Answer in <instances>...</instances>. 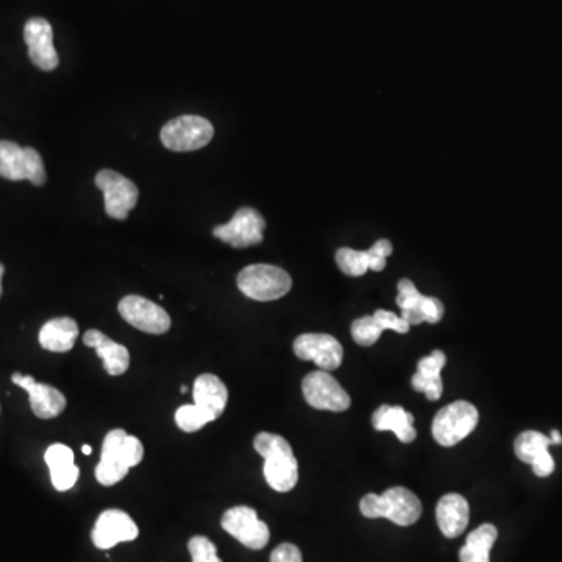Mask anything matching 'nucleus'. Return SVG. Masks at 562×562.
I'll list each match as a JSON object with an SVG mask.
<instances>
[{
  "label": "nucleus",
  "instance_id": "nucleus-1",
  "mask_svg": "<svg viewBox=\"0 0 562 562\" xmlns=\"http://www.w3.org/2000/svg\"><path fill=\"white\" fill-rule=\"evenodd\" d=\"M143 458V442L122 428L111 430L102 445V455L96 467L97 481L104 486H114L124 480L129 470L138 466Z\"/></svg>",
  "mask_w": 562,
  "mask_h": 562
},
{
  "label": "nucleus",
  "instance_id": "nucleus-2",
  "mask_svg": "<svg viewBox=\"0 0 562 562\" xmlns=\"http://www.w3.org/2000/svg\"><path fill=\"white\" fill-rule=\"evenodd\" d=\"M253 447L264 458V478L277 492H289L299 481V463L291 444L278 434L260 433Z\"/></svg>",
  "mask_w": 562,
  "mask_h": 562
},
{
  "label": "nucleus",
  "instance_id": "nucleus-3",
  "mask_svg": "<svg viewBox=\"0 0 562 562\" xmlns=\"http://www.w3.org/2000/svg\"><path fill=\"white\" fill-rule=\"evenodd\" d=\"M360 509L367 519H388L400 527H410L422 516L419 497L402 486H395L381 495H364Z\"/></svg>",
  "mask_w": 562,
  "mask_h": 562
},
{
  "label": "nucleus",
  "instance_id": "nucleus-4",
  "mask_svg": "<svg viewBox=\"0 0 562 562\" xmlns=\"http://www.w3.org/2000/svg\"><path fill=\"white\" fill-rule=\"evenodd\" d=\"M288 272L272 264H252L239 272L238 288L244 296L257 302H272L291 291Z\"/></svg>",
  "mask_w": 562,
  "mask_h": 562
},
{
  "label": "nucleus",
  "instance_id": "nucleus-5",
  "mask_svg": "<svg viewBox=\"0 0 562 562\" xmlns=\"http://www.w3.org/2000/svg\"><path fill=\"white\" fill-rule=\"evenodd\" d=\"M478 425V410L466 400L450 403L433 420V438L442 447H453L466 439Z\"/></svg>",
  "mask_w": 562,
  "mask_h": 562
},
{
  "label": "nucleus",
  "instance_id": "nucleus-6",
  "mask_svg": "<svg viewBox=\"0 0 562 562\" xmlns=\"http://www.w3.org/2000/svg\"><path fill=\"white\" fill-rule=\"evenodd\" d=\"M214 136V129L208 119L186 114L172 119L161 130V143L172 152H193L207 146Z\"/></svg>",
  "mask_w": 562,
  "mask_h": 562
},
{
  "label": "nucleus",
  "instance_id": "nucleus-7",
  "mask_svg": "<svg viewBox=\"0 0 562 562\" xmlns=\"http://www.w3.org/2000/svg\"><path fill=\"white\" fill-rule=\"evenodd\" d=\"M0 177L13 182L29 180L36 186H43L47 180L40 153L11 141H0Z\"/></svg>",
  "mask_w": 562,
  "mask_h": 562
},
{
  "label": "nucleus",
  "instance_id": "nucleus-8",
  "mask_svg": "<svg viewBox=\"0 0 562 562\" xmlns=\"http://www.w3.org/2000/svg\"><path fill=\"white\" fill-rule=\"evenodd\" d=\"M302 391L308 405L316 410L342 413L349 410L352 405L346 389L342 388L336 378L325 370H316L306 375L303 378Z\"/></svg>",
  "mask_w": 562,
  "mask_h": 562
},
{
  "label": "nucleus",
  "instance_id": "nucleus-9",
  "mask_svg": "<svg viewBox=\"0 0 562 562\" xmlns=\"http://www.w3.org/2000/svg\"><path fill=\"white\" fill-rule=\"evenodd\" d=\"M96 185L104 193L108 216L118 221L127 219L138 203L139 193L135 183L119 172L104 169L96 175Z\"/></svg>",
  "mask_w": 562,
  "mask_h": 562
},
{
  "label": "nucleus",
  "instance_id": "nucleus-10",
  "mask_svg": "<svg viewBox=\"0 0 562 562\" xmlns=\"http://www.w3.org/2000/svg\"><path fill=\"white\" fill-rule=\"evenodd\" d=\"M222 528L232 534L250 550H261L269 544L271 531L263 520L258 519L257 511L249 506H235L222 516Z\"/></svg>",
  "mask_w": 562,
  "mask_h": 562
},
{
  "label": "nucleus",
  "instance_id": "nucleus-11",
  "mask_svg": "<svg viewBox=\"0 0 562 562\" xmlns=\"http://www.w3.org/2000/svg\"><path fill=\"white\" fill-rule=\"evenodd\" d=\"M264 228L266 221L257 210L241 208L233 214L232 221L217 225L213 235L236 249H246L263 242Z\"/></svg>",
  "mask_w": 562,
  "mask_h": 562
},
{
  "label": "nucleus",
  "instance_id": "nucleus-12",
  "mask_svg": "<svg viewBox=\"0 0 562 562\" xmlns=\"http://www.w3.org/2000/svg\"><path fill=\"white\" fill-rule=\"evenodd\" d=\"M118 308L125 322L144 333L164 335L171 328L169 314L152 300L141 296H127L119 302Z\"/></svg>",
  "mask_w": 562,
  "mask_h": 562
},
{
  "label": "nucleus",
  "instance_id": "nucleus-13",
  "mask_svg": "<svg viewBox=\"0 0 562 562\" xmlns=\"http://www.w3.org/2000/svg\"><path fill=\"white\" fill-rule=\"evenodd\" d=\"M399 305L402 314L400 316L410 325H420L424 322L428 324H438L444 317V305L441 300L434 297H425L417 291L413 281L403 278L399 281Z\"/></svg>",
  "mask_w": 562,
  "mask_h": 562
},
{
  "label": "nucleus",
  "instance_id": "nucleus-14",
  "mask_svg": "<svg viewBox=\"0 0 562 562\" xmlns=\"http://www.w3.org/2000/svg\"><path fill=\"white\" fill-rule=\"evenodd\" d=\"M294 353L303 361H313L325 372L338 369L344 358L341 342L325 333H306L294 341Z\"/></svg>",
  "mask_w": 562,
  "mask_h": 562
},
{
  "label": "nucleus",
  "instance_id": "nucleus-15",
  "mask_svg": "<svg viewBox=\"0 0 562 562\" xmlns=\"http://www.w3.org/2000/svg\"><path fill=\"white\" fill-rule=\"evenodd\" d=\"M138 534V525L129 514L121 509H107L97 519L91 538L100 550H110L121 542L135 541Z\"/></svg>",
  "mask_w": 562,
  "mask_h": 562
},
{
  "label": "nucleus",
  "instance_id": "nucleus-16",
  "mask_svg": "<svg viewBox=\"0 0 562 562\" xmlns=\"http://www.w3.org/2000/svg\"><path fill=\"white\" fill-rule=\"evenodd\" d=\"M24 40L29 46V57L41 71H54L60 63L54 46V30L49 21L33 18L24 27Z\"/></svg>",
  "mask_w": 562,
  "mask_h": 562
},
{
  "label": "nucleus",
  "instance_id": "nucleus-17",
  "mask_svg": "<svg viewBox=\"0 0 562 562\" xmlns=\"http://www.w3.org/2000/svg\"><path fill=\"white\" fill-rule=\"evenodd\" d=\"M11 381L29 392L33 414L40 419H54L66 408V397L52 386L38 383L30 375L13 374Z\"/></svg>",
  "mask_w": 562,
  "mask_h": 562
},
{
  "label": "nucleus",
  "instance_id": "nucleus-18",
  "mask_svg": "<svg viewBox=\"0 0 562 562\" xmlns=\"http://www.w3.org/2000/svg\"><path fill=\"white\" fill-rule=\"evenodd\" d=\"M83 344L93 347L97 356L104 360V369L111 377L125 374L130 366V353L127 347L105 336L102 331L88 330L83 336Z\"/></svg>",
  "mask_w": 562,
  "mask_h": 562
},
{
  "label": "nucleus",
  "instance_id": "nucleus-19",
  "mask_svg": "<svg viewBox=\"0 0 562 562\" xmlns=\"http://www.w3.org/2000/svg\"><path fill=\"white\" fill-rule=\"evenodd\" d=\"M470 508L466 498L459 494H447L436 506V520L445 538L455 539L469 525Z\"/></svg>",
  "mask_w": 562,
  "mask_h": 562
},
{
  "label": "nucleus",
  "instance_id": "nucleus-20",
  "mask_svg": "<svg viewBox=\"0 0 562 562\" xmlns=\"http://www.w3.org/2000/svg\"><path fill=\"white\" fill-rule=\"evenodd\" d=\"M44 459L50 470V480L57 491L65 492L74 488L80 477V469L75 466V455L68 445H50Z\"/></svg>",
  "mask_w": 562,
  "mask_h": 562
},
{
  "label": "nucleus",
  "instance_id": "nucleus-21",
  "mask_svg": "<svg viewBox=\"0 0 562 562\" xmlns=\"http://www.w3.org/2000/svg\"><path fill=\"white\" fill-rule=\"evenodd\" d=\"M445 363H447L445 353L441 350H433L430 355L419 361L416 374L413 375V380H411L413 388L417 392H424L431 402L441 399L442 391H444L441 372Z\"/></svg>",
  "mask_w": 562,
  "mask_h": 562
},
{
  "label": "nucleus",
  "instance_id": "nucleus-22",
  "mask_svg": "<svg viewBox=\"0 0 562 562\" xmlns=\"http://www.w3.org/2000/svg\"><path fill=\"white\" fill-rule=\"evenodd\" d=\"M194 403L210 414L214 420L219 419L227 408V386L221 378L213 374L199 375L194 381Z\"/></svg>",
  "mask_w": 562,
  "mask_h": 562
},
{
  "label": "nucleus",
  "instance_id": "nucleus-23",
  "mask_svg": "<svg viewBox=\"0 0 562 562\" xmlns=\"http://www.w3.org/2000/svg\"><path fill=\"white\" fill-rule=\"evenodd\" d=\"M372 424L377 431H392L403 444L416 441L414 416L403 406L381 405L372 416Z\"/></svg>",
  "mask_w": 562,
  "mask_h": 562
},
{
  "label": "nucleus",
  "instance_id": "nucleus-24",
  "mask_svg": "<svg viewBox=\"0 0 562 562\" xmlns=\"http://www.w3.org/2000/svg\"><path fill=\"white\" fill-rule=\"evenodd\" d=\"M77 338H79V325L71 317L52 319L46 322L40 331L41 347L49 352H69Z\"/></svg>",
  "mask_w": 562,
  "mask_h": 562
},
{
  "label": "nucleus",
  "instance_id": "nucleus-25",
  "mask_svg": "<svg viewBox=\"0 0 562 562\" xmlns=\"http://www.w3.org/2000/svg\"><path fill=\"white\" fill-rule=\"evenodd\" d=\"M498 531L491 523H484L467 536L466 545L459 552L461 562H489Z\"/></svg>",
  "mask_w": 562,
  "mask_h": 562
},
{
  "label": "nucleus",
  "instance_id": "nucleus-26",
  "mask_svg": "<svg viewBox=\"0 0 562 562\" xmlns=\"http://www.w3.org/2000/svg\"><path fill=\"white\" fill-rule=\"evenodd\" d=\"M552 439L539 431H523L514 442V452L517 458L525 464H533L539 456L548 452Z\"/></svg>",
  "mask_w": 562,
  "mask_h": 562
},
{
  "label": "nucleus",
  "instance_id": "nucleus-27",
  "mask_svg": "<svg viewBox=\"0 0 562 562\" xmlns=\"http://www.w3.org/2000/svg\"><path fill=\"white\" fill-rule=\"evenodd\" d=\"M336 263L339 269L349 277H363L369 269V255L361 250L342 247L336 252Z\"/></svg>",
  "mask_w": 562,
  "mask_h": 562
},
{
  "label": "nucleus",
  "instance_id": "nucleus-28",
  "mask_svg": "<svg viewBox=\"0 0 562 562\" xmlns=\"http://www.w3.org/2000/svg\"><path fill=\"white\" fill-rule=\"evenodd\" d=\"M213 420V417L205 413L196 403L194 405L180 406L177 413H175L177 427L185 431V433H196V431L202 430L205 425L210 424Z\"/></svg>",
  "mask_w": 562,
  "mask_h": 562
},
{
  "label": "nucleus",
  "instance_id": "nucleus-29",
  "mask_svg": "<svg viewBox=\"0 0 562 562\" xmlns=\"http://www.w3.org/2000/svg\"><path fill=\"white\" fill-rule=\"evenodd\" d=\"M383 328L378 324L374 316H364L356 319L352 324V336L356 344L363 347L374 346L380 339Z\"/></svg>",
  "mask_w": 562,
  "mask_h": 562
},
{
  "label": "nucleus",
  "instance_id": "nucleus-30",
  "mask_svg": "<svg viewBox=\"0 0 562 562\" xmlns=\"http://www.w3.org/2000/svg\"><path fill=\"white\" fill-rule=\"evenodd\" d=\"M188 550L193 562H224L217 556V548L205 536H194L188 542Z\"/></svg>",
  "mask_w": 562,
  "mask_h": 562
},
{
  "label": "nucleus",
  "instance_id": "nucleus-31",
  "mask_svg": "<svg viewBox=\"0 0 562 562\" xmlns=\"http://www.w3.org/2000/svg\"><path fill=\"white\" fill-rule=\"evenodd\" d=\"M392 253V244L388 239H380L374 246L367 250L369 255V269L374 272H381L386 267V260Z\"/></svg>",
  "mask_w": 562,
  "mask_h": 562
},
{
  "label": "nucleus",
  "instance_id": "nucleus-32",
  "mask_svg": "<svg viewBox=\"0 0 562 562\" xmlns=\"http://www.w3.org/2000/svg\"><path fill=\"white\" fill-rule=\"evenodd\" d=\"M374 317L385 331H397L400 335H405V333L410 331L411 325L408 324L402 316H397V314L392 313V311L377 310L375 311Z\"/></svg>",
  "mask_w": 562,
  "mask_h": 562
},
{
  "label": "nucleus",
  "instance_id": "nucleus-33",
  "mask_svg": "<svg viewBox=\"0 0 562 562\" xmlns=\"http://www.w3.org/2000/svg\"><path fill=\"white\" fill-rule=\"evenodd\" d=\"M271 562H303L302 552L294 544H280L271 555Z\"/></svg>",
  "mask_w": 562,
  "mask_h": 562
},
{
  "label": "nucleus",
  "instance_id": "nucleus-34",
  "mask_svg": "<svg viewBox=\"0 0 562 562\" xmlns=\"http://www.w3.org/2000/svg\"><path fill=\"white\" fill-rule=\"evenodd\" d=\"M531 467H533L534 474L538 475V477L545 478L553 474V470H555V459L550 455V452H547L539 456V458L531 464Z\"/></svg>",
  "mask_w": 562,
  "mask_h": 562
},
{
  "label": "nucleus",
  "instance_id": "nucleus-35",
  "mask_svg": "<svg viewBox=\"0 0 562 562\" xmlns=\"http://www.w3.org/2000/svg\"><path fill=\"white\" fill-rule=\"evenodd\" d=\"M550 439H552V445L556 444H562V436L561 433H559L558 430H553L552 434H550Z\"/></svg>",
  "mask_w": 562,
  "mask_h": 562
},
{
  "label": "nucleus",
  "instance_id": "nucleus-36",
  "mask_svg": "<svg viewBox=\"0 0 562 562\" xmlns=\"http://www.w3.org/2000/svg\"><path fill=\"white\" fill-rule=\"evenodd\" d=\"M5 274V267L4 264L0 263V296H2V277Z\"/></svg>",
  "mask_w": 562,
  "mask_h": 562
},
{
  "label": "nucleus",
  "instance_id": "nucleus-37",
  "mask_svg": "<svg viewBox=\"0 0 562 562\" xmlns=\"http://www.w3.org/2000/svg\"><path fill=\"white\" fill-rule=\"evenodd\" d=\"M83 455H91L93 453V449H91V445H83L82 447Z\"/></svg>",
  "mask_w": 562,
  "mask_h": 562
},
{
  "label": "nucleus",
  "instance_id": "nucleus-38",
  "mask_svg": "<svg viewBox=\"0 0 562 562\" xmlns=\"http://www.w3.org/2000/svg\"><path fill=\"white\" fill-rule=\"evenodd\" d=\"M180 392H182V394H185V392H188V388H186V385L182 386V389H180Z\"/></svg>",
  "mask_w": 562,
  "mask_h": 562
}]
</instances>
